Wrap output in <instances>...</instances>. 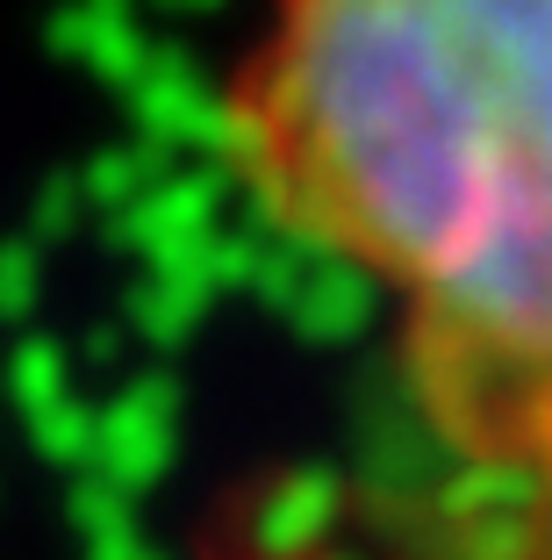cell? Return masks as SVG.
<instances>
[{"label":"cell","instance_id":"6da1fadb","mask_svg":"<svg viewBox=\"0 0 552 560\" xmlns=\"http://www.w3.org/2000/svg\"><path fill=\"white\" fill-rule=\"evenodd\" d=\"M223 159L380 295L438 453L552 495V0H266Z\"/></svg>","mask_w":552,"mask_h":560}]
</instances>
